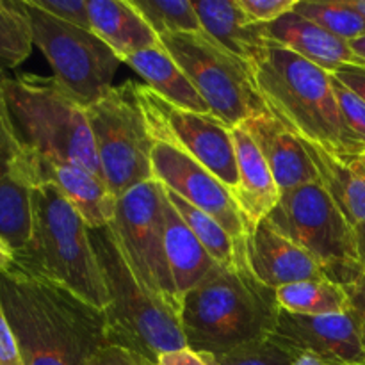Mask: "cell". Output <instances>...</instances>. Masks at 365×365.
Instances as JSON below:
<instances>
[{
    "instance_id": "6da1fadb",
    "label": "cell",
    "mask_w": 365,
    "mask_h": 365,
    "mask_svg": "<svg viewBox=\"0 0 365 365\" xmlns=\"http://www.w3.org/2000/svg\"><path fill=\"white\" fill-rule=\"evenodd\" d=\"M0 309L25 365H88L109 344L102 309L13 266L0 273Z\"/></svg>"
},
{
    "instance_id": "7a4b0ae2",
    "label": "cell",
    "mask_w": 365,
    "mask_h": 365,
    "mask_svg": "<svg viewBox=\"0 0 365 365\" xmlns=\"http://www.w3.org/2000/svg\"><path fill=\"white\" fill-rule=\"evenodd\" d=\"M280 310L277 291L252 273L242 248L235 264H217L182 296L178 319L187 348L214 356L273 335Z\"/></svg>"
},
{
    "instance_id": "3957f363",
    "label": "cell",
    "mask_w": 365,
    "mask_h": 365,
    "mask_svg": "<svg viewBox=\"0 0 365 365\" xmlns=\"http://www.w3.org/2000/svg\"><path fill=\"white\" fill-rule=\"evenodd\" d=\"M252 71L266 109L285 127L348 164L364 155L365 143L346 125L328 71L274 43Z\"/></svg>"
},
{
    "instance_id": "277c9868",
    "label": "cell",
    "mask_w": 365,
    "mask_h": 365,
    "mask_svg": "<svg viewBox=\"0 0 365 365\" xmlns=\"http://www.w3.org/2000/svg\"><path fill=\"white\" fill-rule=\"evenodd\" d=\"M13 267L61 285L96 309L106 310L109 305L88 225L48 182L36 184L32 191L31 235L27 245L14 253Z\"/></svg>"
},
{
    "instance_id": "5b68a950",
    "label": "cell",
    "mask_w": 365,
    "mask_h": 365,
    "mask_svg": "<svg viewBox=\"0 0 365 365\" xmlns=\"http://www.w3.org/2000/svg\"><path fill=\"white\" fill-rule=\"evenodd\" d=\"M9 121L24 146L68 160L103 178L88 120V107L56 77L24 73L4 82Z\"/></svg>"
},
{
    "instance_id": "8992f818",
    "label": "cell",
    "mask_w": 365,
    "mask_h": 365,
    "mask_svg": "<svg viewBox=\"0 0 365 365\" xmlns=\"http://www.w3.org/2000/svg\"><path fill=\"white\" fill-rule=\"evenodd\" d=\"M89 237L109 294L103 310L109 344L141 353L153 362L164 353L187 348L178 312L135 278L110 228H89Z\"/></svg>"
},
{
    "instance_id": "52a82bcc",
    "label": "cell",
    "mask_w": 365,
    "mask_h": 365,
    "mask_svg": "<svg viewBox=\"0 0 365 365\" xmlns=\"http://www.w3.org/2000/svg\"><path fill=\"white\" fill-rule=\"evenodd\" d=\"M266 220L310 253L330 282L346 287L364 273L355 227L342 216L319 182L282 192L280 202Z\"/></svg>"
},
{
    "instance_id": "ba28073f",
    "label": "cell",
    "mask_w": 365,
    "mask_h": 365,
    "mask_svg": "<svg viewBox=\"0 0 365 365\" xmlns=\"http://www.w3.org/2000/svg\"><path fill=\"white\" fill-rule=\"evenodd\" d=\"M160 43L205 100L210 114L228 128L267 110L252 68L205 32L170 34Z\"/></svg>"
},
{
    "instance_id": "9c48e42d",
    "label": "cell",
    "mask_w": 365,
    "mask_h": 365,
    "mask_svg": "<svg viewBox=\"0 0 365 365\" xmlns=\"http://www.w3.org/2000/svg\"><path fill=\"white\" fill-rule=\"evenodd\" d=\"M88 120L103 180L121 196L128 189L153 180L152 150L155 141L134 95V81L113 86L88 106Z\"/></svg>"
},
{
    "instance_id": "30bf717a",
    "label": "cell",
    "mask_w": 365,
    "mask_h": 365,
    "mask_svg": "<svg viewBox=\"0 0 365 365\" xmlns=\"http://www.w3.org/2000/svg\"><path fill=\"white\" fill-rule=\"evenodd\" d=\"M25 4L34 45L50 63L53 77L86 107L102 98L113 88L120 57L93 31L52 16L32 0Z\"/></svg>"
},
{
    "instance_id": "8fae6325",
    "label": "cell",
    "mask_w": 365,
    "mask_h": 365,
    "mask_svg": "<svg viewBox=\"0 0 365 365\" xmlns=\"http://www.w3.org/2000/svg\"><path fill=\"white\" fill-rule=\"evenodd\" d=\"M109 228L135 278L178 312L180 302L171 280L164 246V195L160 182H143L118 196L116 216Z\"/></svg>"
},
{
    "instance_id": "7c38bea8",
    "label": "cell",
    "mask_w": 365,
    "mask_h": 365,
    "mask_svg": "<svg viewBox=\"0 0 365 365\" xmlns=\"http://www.w3.org/2000/svg\"><path fill=\"white\" fill-rule=\"evenodd\" d=\"M134 95L153 141L192 157L234 195L239 177L232 128L212 114L195 113L168 102L146 84L134 82Z\"/></svg>"
},
{
    "instance_id": "4fadbf2b",
    "label": "cell",
    "mask_w": 365,
    "mask_h": 365,
    "mask_svg": "<svg viewBox=\"0 0 365 365\" xmlns=\"http://www.w3.org/2000/svg\"><path fill=\"white\" fill-rule=\"evenodd\" d=\"M152 171L153 180L209 214L237 245H245L252 228L246 223L230 189L202 164L173 146L155 143L152 150Z\"/></svg>"
},
{
    "instance_id": "5bb4252c",
    "label": "cell",
    "mask_w": 365,
    "mask_h": 365,
    "mask_svg": "<svg viewBox=\"0 0 365 365\" xmlns=\"http://www.w3.org/2000/svg\"><path fill=\"white\" fill-rule=\"evenodd\" d=\"M34 187L31 153L16 138L11 121L0 120V239L14 253L31 235Z\"/></svg>"
},
{
    "instance_id": "9a60e30c",
    "label": "cell",
    "mask_w": 365,
    "mask_h": 365,
    "mask_svg": "<svg viewBox=\"0 0 365 365\" xmlns=\"http://www.w3.org/2000/svg\"><path fill=\"white\" fill-rule=\"evenodd\" d=\"M274 334L328 365H364L365 349L351 312L298 316L280 310Z\"/></svg>"
},
{
    "instance_id": "2e32d148",
    "label": "cell",
    "mask_w": 365,
    "mask_h": 365,
    "mask_svg": "<svg viewBox=\"0 0 365 365\" xmlns=\"http://www.w3.org/2000/svg\"><path fill=\"white\" fill-rule=\"evenodd\" d=\"M29 153L36 184L48 182L56 185L81 214L88 228L95 230L113 223L116 216L118 196L110 191L103 178L75 163L48 159L32 150H29Z\"/></svg>"
},
{
    "instance_id": "e0dca14e",
    "label": "cell",
    "mask_w": 365,
    "mask_h": 365,
    "mask_svg": "<svg viewBox=\"0 0 365 365\" xmlns=\"http://www.w3.org/2000/svg\"><path fill=\"white\" fill-rule=\"evenodd\" d=\"M245 252L252 273L274 291L298 282L327 278L310 253L282 235L267 220L250 230Z\"/></svg>"
},
{
    "instance_id": "ac0fdd59",
    "label": "cell",
    "mask_w": 365,
    "mask_h": 365,
    "mask_svg": "<svg viewBox=\"0 0 365 365\" xmlns=\"http://www.w3.org/2000/svg\"><path fill=\"white\" fill-rule=\"evenodd\" d=\"M242 127L262 152L282 192L319 182V175L303 145V139L285 127L269 110L252 116L242 123Z\"/></svg>"
},
{
    "instance_id": "d6986e66",
    "label": "cell",
    "mask_w": 365,
    "mask_h": 365,
    "mask_svg": "<svg viewBox=\"0 0 365 365\" xmlns=\"http://www.w3.org/2000/svg\"><path fill=\"white\" fill-rule=\"evenodd\" d=\"M235 160H237V189L234 200L241 209L250 228H255L266 220L280 202L282 191L273 173L264 159L262 152L255 145L252 135L242 125L232 128Z\"/></svg>"
},
{
    "instance_id": "ffe728a7",
    "label": "cell",
    "mask_w": 365,
    "mask_h": 365,
    "mask_svg": "<svg viewBox=\"0 0 365 365\" xmlns=\"http://www.w3.org/2000/svg\"><path fill=\"white\" fill-rule=\"evenodd\" d=\"M195 9L202 31L253 70L271 43L266 25L250 20L237 0H200Z\"/></svg>"
},
{
    "instance_id": "44dd1931",
    "label": "cell",
    "mask_w": 365,
    "mask_h": 365,
    "mask_svg": "<svg viewBox=\"0 0 365 365\" xmlns=\"http://www.w3.org/2000/svg\"><path fill=\"white\" fill-rule=\"evenodd\" d=\"M266 31L271 43L298 53L328 73H334L342 64H364L349 48L348 41L330 34L294 11L267 24Z\"/></svg>"
},
{
    "instance_id": "7402d4cb",
    "label": "cell",
    "mask_w": 365,
    "mask_h": 365,
    "mask_svg": "<svg viewBox=\"0 0 365 365\" xmlns=\"http://www.w3.org/2000/svg\"><path fill=\"white\" fill-rule=\"evenodd\" d=\"M91 31L121 59L160 46L152 31L130 0H88Z\"/></svg>"
},
{
    "instance_id": "603a6c76",
    "label": "cell",
    "mask_w": 365,
    "mask_h": 365,
    "mask_svg": "<svg viewBox=\"0 0 365 365\" xmlns=\"http://www.w3.org/2000/svg\"><path fill=\"white\" fill-rule=\"evenodd\" d=\"M164 246H166L171 280L180 302L182 296L198 285L217 266V262L196 239L166 195H164Z\"/></svg>"
},
{
    "instance_id": "cb8c5ba5",
    "label": "cell",
    "mask_w": 365,
    "mask_h": 365,
    "mask_svg": "<svg viewBox=\"0 0 365 365\" xmlns=\"http://www.w3.org/2000/svg\"><path fill=\"white\" fill-rule=\"evenodd\" d=\"M123 63L128 64L146 82V86H150L168 102L182 109L210 114L205 100L200 96L184 70L178 66L177 61L168 53L163 45L128 56L127 59H123Z\"/></svg>"
},
{
    "instance_id": "d4e9b609",
    "label": "cell",
    "mask_w": 365,
    "mask_h": 365,
    "mask_svg": "<svg viewBox=\"0 0 365 365\" xmlns=\"http://www.w3.org/2000/svg\"><path fill=\"white\" fill-rule=\"evenodd\" d=\"M309 157L319 175V184L328 192L351 227L365 223V175L355 164L337 159L321 146L303 139Z\"/></svg>"
},
{
    "instance_id": "484cf974",
    "label": "cell",
    "mask_w": 365,
    "mask_h": 365,
    "mask_svg": "<svg viewBox=\"0 0 365 365\" xmlns=\"http://www.w3.org/2000/svg\"><path fill=\"white\" fill-rule=\"evenodd\" d=\"M277 302L282 310L298 316H330L349 312V299L344 287L328 278L284 285L277 289Z\"/></svg>"
},
{
    "instance_id": "4316f807",
    "label": "cell",
    "mask_w": 365,
    "mask_h": 365,
    "mask_svg": "<svg viewBox=\"0 0 365 365\" xmlns=\"http://www.w3.org/2000/svg\"><path fill=\"white\" fill-rule=\"evenodd\" d=\"M163 189L166 198L170 200V203L175 207V210L180 214V217L185 221V225L191 228V232L196 235V239L202 242L203 248L209 252V255L212 257L220 266H232V264H235V260H237L239 253L245 248V245H237V242L230 237V234H228L214 217H210L209 214L200 210L198 207L191 205L189 202H185L182 196H178L177 192H173L171 189L164 187V185Z\"/></svg>"
},
{
    "instance_id": "83f0119b",
    "label": "cell",
    "mask_w": 365,
    "mask_h": 365,
    "mask_svg": "<svg viewBox=\"0 0 365 365\" xmlns=\"http://www.w3.org/2000/svg\"><path fill=\"white\" fill-rule=\"evenodd\" d=\"M32 24L25 0H0V70H13L31 56Z\"/></svg>"
},
{
    "instance_id": "f1b7e54d",
    "label": "cell",
    "mask_w": 365,
    "mask_h": 365,
    "mask_svg": "<svg viewBox=\"0 0 365 365\" xmlns=\"http://www.w3.org/2000/svg\"><path fill=\"white\" fill-rule=\"evenodd\" d=\"M294 13L348 43L365 36V16L349 0H298Z\"/></svg>"
},
{
    "instance_id": "f546056e",
    "label": "cell",
    "mask_w": 365,
    "mask_h": 365,
    "mask_svg": "<svg viewBox=\"0 0 365 365\" xmlns=\"http://www.w3.org/2000/svg\"><path fill=\"white\" fill-rule=\"evenodd\" d=\"M157 36L196 34L202 24L192 0H130Z\"/></svg>"
},
{
    "instance_id": "4dcf8cb0",
    "label": "cell",
    "mask_w": 365,
    "mask_h": 365,
    "mask_svg": "<svg viewBox=\"0 0 365 365\" xmlns=\"http://www.w3.org/2000/svg\"><path fill=\"white\" fill-rule=\"evenodd\" d=\"M299 355L298 348L273 334L237 346L223 355L203 356L210 365H294Z\"/></svg>"
},
{
    "instance_id": "1f68e13d",
    "label": "cell",
    "mask_w": 365,
    "mask_h": 365,
    "mask_svg": "<svg viewBox=\"0 0 365 365\" xmlns=\"http://www.w3.org/2000/svg\"><path fill=\"white\" fill-rule=\"evenodd\" d=\"M331 84L346 125L365 143V102L335 77H331Z\"/></svg>"
},
{
    "instance_id": "d6a6232c",
    "label": "cell",
    "mask_w": 365,
    "mask_h": 365,
    "mask_svg": "<svg viewBox=\"0 0 365 365\" xmlns=\"http://www.w3.org/2000/svg\"><path fill=\"white\" fill-rule=\"evenodd\" d=\"M39 9L46 11L59 20L91 31L88 0H32Z\"/></svg>"
},
{
    "instance_id": "836d02e7",
    "label": "cell",
    "mask_w": 365,
    "mask_h": 365,
    "mask_svg": "<svg viewBox=\"0 0 365 365\" xmlns=\"http://www.w3.org/2000/svg\"><path fill=\"white\" fill-rule=\"evenodd\" d=\"M246 16L255 24H271L294 11L298 0H237Z\"/></svg>"
},
{
    "instance_id": "e575fe53",
    "label": "cell",
    "mask_w": 365,
    "mask_h": 365,
    "mask_svg": "<svg viewBox=\"0 0 365 365\" xmlns=\"http://www.w3.org/2000/svg\"><path fill=\"white\" fill-rule=\"evenodd\" d=\"M88 365H155V362L123 346L106 344L89 356Z\"/></svg>"
},
{
    "instance_id": "d590c367",
    "label": "cell",
    "mask_w": 365,
    "mask_h": 365,
    "mask_svg": "<svg viewBox=\"0 0 365 365\" xmlns=\"http://www.w3.org/2000/svg\"><path fill=\"white\" fill-rule=\"evenodd\" d=\"M344 291L349 299V312L355 317L360 341H362V346L365 349V271L353 284L346 285Z\"/></svg>"
},
{
    "instance_id": "8d00e7d4",
    "label": "cell",
    "mask_w": 365,
    "mask_h": 365,
    "mask_svg": "<svg viewBox=\"0 0 365 365\" xmlns=\"http://www.w3.org/2000/svg\"><path fill=\"white\" fill-rule=\"evenodd\" d=\"M0 365H25L16 337H14L2 309H0Z\"/></svg>"
},
{
    "instance_id": "74e56055",
    "label": "cell",
    "mask_w": 365,
    "mask_h": 365,
    "mask_svg": "<svg viewBox=\"0 0 365 365\" xmlns=\"http://www.w3.org/2000/svg\"><path fill=\"white\" fill-rule=\"evenodd\" d=\"M331 77L337 78L365 102V64H342L331 73Z\"/></svg>"
},
{
    "instance_id": "f35d334b",
    "label": "cell",
    "mask_w": 365,
    "mask_h": 365,
    "mask_svg": "<svg viewBox=\"0 0 365 365\" xmlns=\"http://www.w3.org/2000/svg\"><path fill=\"white\" fill-rule=\"evenodd\" d=\"M155 365H210L207 362L205 356L202 353H196L192 349L184 348L178 351L164 353L157 359Z\"/></svg>"
},
{
    "instance_id": "ab89813d",
    "label": "cell",
    "mask_w": 365,
    "mask_h": 365,
    "mask_svg": "<svg viewBox=\"0 0 365 365\" xmlns=\"http://www.w3.org/2000/svg\"><path fill=\"white\" fill-rule=\"evenodd\" d=\"M13 260H14V252L9 248L7 242H4L2 239H0V273L9 269V267L13 266Z\"/></svg>"
},
{
    "instance_id": "60d3db41",
    "label": "cell",
    "mask_w": 365,
    "mask_h": 365,
    "mask_svg": "<svg viewBox=\"0 0 365 365\" xmlns=\"http://www.w3.org/2000/svg\"><path fill=\"white\" fill-rule=\"evenodd\" d=\"M355 232H356V248H359L360 264H362L365 271V223L360 225V227H356Z\"/></svg>"
},
{
    "instance_id": "b9f144b4",
    "label": "cell",
    "mask_w": 365,
    "mask_h": 365,
    "mask_svg": "<svg viewBox=\"0 0 365 365\" xmlns=\"http://www.w3.org/2000/svg\"><path fill=\"white\" fill-rule=\"evenodd\" d=\"M4 82H6V73L0 70V120H9L6 103V91H4Z\"/></svg>"
},
{
    "instance_id": "7bdbcfd3",
    "label": "cell",
    "mask_w": 365,
    "mask_h": 365,
    "mask_svg": "<svg viewBox=\"0 0 365 365\" xmlns=\"http://www.w3.org/2000/svg\"><path fill=\"white\" fill-rule=\"evenodd\" d=\"M294 365H328L324 360H321L319 356L312 355V353H302L299 359L296 360Z\"/></svg>"
},
{
    "instance_id": "ee69618b",
    "label": "cell",
    "mask_w": 365,
    "mask_h": 365,
    "mask_svg": "<svg viewBox=\"0 0 365 365\" xmlns=\"http://www.w3.org/2000/svg\"><path fill=\"white\" fill-rule=\"evenodd\" d=\"M349 48L353 50V53H355L356 57H360V59L365 61V36L349 41Z\"/></svg>"
},
{
    "instance_id": "f6af8a7d",
    "label": "cell",
    "mask_w": 365,
    "mask_h": 365,
    "mask_svg": "<svg viewBox=\"0 0 365 365\" xmlns=\"http://www.w3.org/2000/svg\"><path fill=\"white\" fill-rule=\"evenodd\" d=\"M349 4H351V6L355 7L360 14H364L365 16V0H349Z\"/></svg>"
},
{
    "instance_id": "bcb514c9",
    "label": "cell",
    "mask_w": 365,
    "mask_h": 365,
    "mask_svg": "<svg viewBox=\"0 0 365 365\" xmlns=\"http://www.w3.org/2000/svg\"><path fill=\"white\" fill-rule=\"evenodd\" d=\"M353 164H355V166H356V168H359V170H360V171H362V173L365 175V153H364V155H360V157H359V159H356V160H355V163H353Z\"/></svg>"
},
{
    "instance_id": "7dc6e473",
    "label": "cell",
    "mask_w": 365,
    "mask_h": 365,
    "mask_svg": "<svg viewBox=\"0 0 365 365\" xmlns=\"http://www.w3.org/2000/svg\"><path fill=\"white\" fill-rule=\"evenodd\" d=\"M364 64H365V61H364Z\"/></svg>"
},
{
    "instance_id": "c3c4849f",
    "label": "cell",
    "mask_w": 365,
    "mask_h": 365,
    "mask_svg": "<svg viewBox=\"0 0 365 365\" xmlns=\"http://www.w3.org/2000/svg\"><path fill=\"white\" fill-rule=\"evenodd\" d=\"M364 365H365V364H364Z\"/></svg>"
}]
</instances>
